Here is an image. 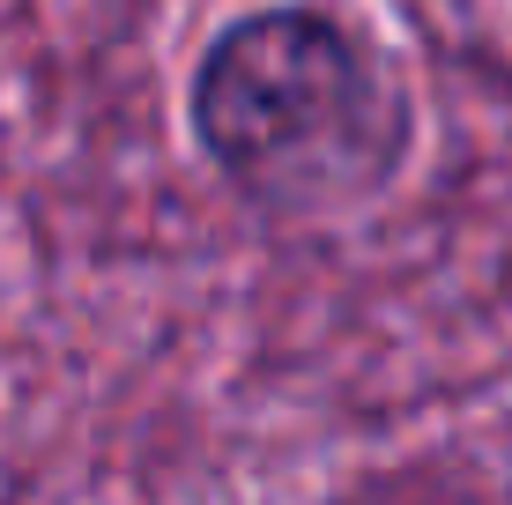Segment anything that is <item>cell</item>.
Listing matches in <instances>:
<instances>
[{"label":"cell","mask_w":512,"mask_h":505,"mask_svg":"<svg viewBox=\"0 0 512 505\" xmlns=\"http://www.w3.org/2000/svg\"><path fill=\"white\" fill-rule=\"evenodd\" d=\"M201 156L253 208L327 216L372 201L409 156V90L334 8H253L208 38L186 90Z\"/></svg>","instance_id":"cell-1"}]
</instances>
